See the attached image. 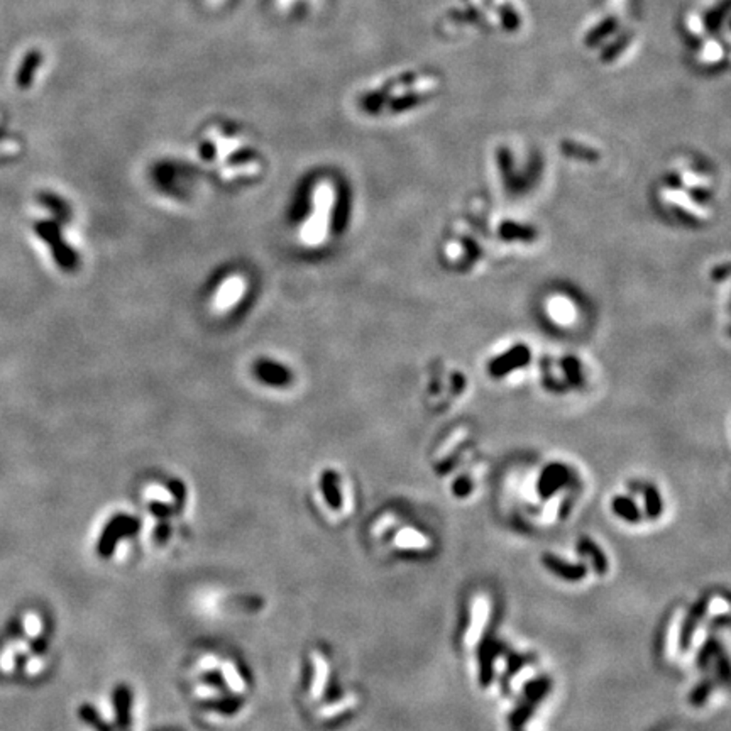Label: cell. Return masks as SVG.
<instances>
[{"instance_id":"cell-4","label":"cell","mask_w":731,"mask_h":731,"mask_svg":"<svg viewBox=\"0 0 731 731\" xmlns=\"http://www.w3.org/2000/svg\"><path fill=\"white\" fill-rule=\"evenodd\" d=\"M542 564H544L552 574H556L564 580H571V583L583 580L587 574L586 565L565 562V560L559 559V557L553 556V553H545V556L542 557Z\"/></svg>"},{"instance_id":"cell-3","label":"cell","mask_w":731,"mask_h":731,"mask_svg":"<svg viewBox=\"0 0 731 731\" xmlns=\"http://www.w3.org/2000/svg\"><path fill=\"white\" fill-rule=\"evenodd\" d=\"M571 481V471L564 464H549L538 478V492L544 498H550L553 492L562 490Z\"/></svg>"},{"instance_id":"cell-28","label":"cell","mask_w":731,"mask_h":731,"mask_svg":"<svg viewBox=\"0 0 731 731\" xmlns=\"http://www.w3.org/2000/svg\"><path fill=\"white\" fill-rule=\"evenodd\" d=\"M471 491H472V483L469 478L457 479L456 484H454V495L459 496V498H465V496H467Z\"/></svg>"},{"instance_id":"cell-17","label":"cell","mask_w":731,"mask_h":731,"mask_svg":"<svg viewBox=\"0 0 731 731\" xmlns=\"http://www.w3.org/2000/svg\"><path fill=\"white\" fill-rule=\"evenodd\" d=\"M644 499H645L647 517L652 518V520H657V518L662 515V510H664V503H662L660 492L657 491L655 486H647L644 491Z\"/></svg>"},{"instance_id":"cell-22","label":"cell","mask_w":731,"mask_h":731,"mask_svg":"<svg viewBox=\"0 0 731 731\" xmlns=\"http://www.w3.org/2000/svg\"><path fill=\"white\" fill-rule=\"evenodd\" d=\"M222 676H224L225 682L229 684V687L234 692H244L246 689L244 680L241 679L239 672L236 671V667H234V664L230 660H227L222 664Z\"/></svg>"},{"instance_id":"cell-24","label":"cell","mask_w":731,"mask_h":731,"mask_svg":"<svg viewBox=\"0 0 731 731\" xmlns=\"http://www.w3.org/2000/svg\"><path fill=\"white\" fill-rule=\"evenodd\" d=\"M526 662H528V657L526 655H522V653H517V652L508 653L506 672H505V679H503L505 680V684L511 679V677H513L515 674H518V672L525 667Z\"/></svg>"},{"instance_id":"cell-5","label":"cell","mask_w":731,"mask_h":731,"mask_svg":"<svg viewBox=\"0 0 731 731\" xmlns=\"http://www.w3.org/2000/svg\"><path fill=\"white\" fill-rule=\"evenodd\" d=\"M706 610H707V601H704V599H701V601L696 603L694 606L691 608L689 610V614H687L686 619H684L682 623V628H680V648L682 650H687L689 648V645L692 644V638H694V633L696 630H698L699 626V621L704 618V614H706Z\"/></svg>"},{"instance_id":"cell-14","label":"cell","mask_w":731,"mask_h":731,"mask_svg":"<svg viewBox=\"0 0 731 731\" xmlns=\"http://www.w3.org/2000/svg\"><path fill=\"white\" fill-rule=\"evenodd\" d=\"M423 98H425V94H422V92H406V94L398 95L395 98H388L386 103L390 107V112L399 114L417 107L418 103L423 102Z\"/></svg>"},{"instance_id":"cell-23","label":"cell","mask_w":731,"mask_h":731,"mask_svg":"<svg viewBox=\"0 0 731 731\" xmlns=\"http://www.w3.org/2000/svg\"><path fill=\"white\" fill-rule=\"evenodd\" d=\"M721 653V645H719L718 640H714V638H710V640L704 644V647L701 648V652H699L698 655V665L699 667H706L707 664H710L711 660L716 659V657Z\"/></svg>"},{"instance_id":"cell-13","label":"cell","mask_w":731,"mask_h":731,"mask_svg":"<svg viewBox=\"0 0 731 731\" xmlns=\"http://www.w3.org/2000/svg\"><path fill=\"white\" fill-rule=\"evenodd\" d=\"M550 689H552V680H550L549 677H537V679H532L526 682L523 694H525L526 701L537 704L549 694Z\"/></svg>"},{"instance_id":"cell-12","label":"cell","mask_w":731,"mask_h":731,"mask_svg":"<svg viewBox=\"0 0 731 731\" xmlns=\"http://www.w3.org/2000/svg\"><path fill=\"white\" fill-rule=\"evenodd\" d=\"M611 508H613V511L621 520L628 523L640 522V510L635 505L633 499L626 498V496H617V498L613 499V503H611Z\"/></svg>"},{"instance_id":"cell-27","label":"cell","mask_w":731,"mask_h":731,"mask_svg":"<svg viewBox=\"0 0 731 731\" xmlns=\"http://www.w3.org/2000/svg\"><path fill=\"white\" fill-rule=\"evenodd\" d=\"M324 486H325L327 498H329V503L334 508H337L338 505H341V495H338L336 486H334V481H332V476H330V472H327V476L324 478Z\"/></svg>"},{"instance_id":"cell-29","label":"cell","mask_w":731,"mask_h":731,"mask_svg":"<svg viewBox=\"0 0 731 731\" xmlns=\"http://www.w3.org/2000/svg\"><path fill=\"white\" fill-rule=\"evenodd\" d=\"M718 671H719V677L723 679V682H728L730 664H728V659H726L725 655H721V653L718 655Z\"/></svg>"},{"instance_id":"cell-25","label":"cell","mask_w":731,"mask_h":731,"mask_svg":"<svg viewBox=\"0 0 731 731\" xmlns=\"http://www.w3.org/2000/svg\"><path fill=\"white\" fill-rule=\"evenodd\" d=\"M354 703H356V698H354V696H347V698H344L342 701L334 703V704H330V706L322 707V710L318 711V716L324 718V719L325 718H334L336 714L342 713V711L349 710V707L354 706Z\"/></svg>"},{"instance_id":"cell-10","label":"cell","mask_w":731,"mask_h":731,"mask_svg":"<svg viewBox=\"0 0 731 731\" xmlns=\"http://www.w3.org/2000/svg\"><path fill=\"white\" fill-rule=\"evenodd\" d=\"M256 375L261 379L266 381L269 384H275V386H282L290 381V375H288L286 369L280 368L278 364L273 363H259L256 366Z\"/></svg>"},{"instance_id":"cell-2","label":"cell","mask_w":731,"mask_h":731,"mask_svg":"<svg viewBox=\"0 0 731 731\" xmlns=\"http://www.w3.org/2000/svg\"><path fill=\"white\" fill-rule=\"evenodd\" d=\"M505 652V645L492 637H486L481 644L478 659H479V682L483 687H488L492 682L495 676V660Z\"/></svg>"},{"instance_id":"cell-32","label":"cell","mask_w":731,"mask_h":731,"mask_svg":"<svg viewBox=\"0 0 731 731\" xmlns=\"http://www.w3.org/2000/svg\"><path fill=\"white\" fill-rule=\"evenodd\" d=\"M197 694L200 696V698H217L218 691L214 689V687H210V686H198L197 687Z\"/></svg>"},{"instance_id":"cell-26","label":"cell","mask_w":731,"mask_h":731,"mask_svg":"<svg viewBox=\"0 0 731 731\" xmlns=\"http://www.w3.org/2000/svg\"><path fill=\"white\" fill-rule=\"evenodd\" d=\"M144 495H146V498L155 499V501H160V503H166V505H169V503L173 501V496L169 495L166 490H163L161 486H156V484L148 486V490H146Z\"/></svg>"},{"instance_id":"cell-16","label":"cell","mask_w":731,"mask_h":731,"mask_svg":"<svg viewBox=\"0 0 731 731\" xmlns=\"http://www.w3.org/2000/svg\"><path fill=\"white\" fill-rule=\"evenodd\" d=\"M630 40H632V34L626 33V34H623V36H619L618 40L610 42V44H608L606 48L601 51V56H599L603 63H613L614 60H618V58L623 55V51L628 48Z\"/></svg>"},{"instance_id":"cell-30","label":"cell","mask_w":731,"mask_h":731,"mask_svg":"<svg viewBox=\"0 0 731 731\" xmlns=\"http://www.w3.org/2000/svg\"><path fill=\"white\" fill-rule=\"evenodd\" d=\"M710 610L713 611V613H718V614H719V613L728 614V603H726L725 599L716 598V599H713V601H711Z\"/></svg>"},{"instance_id":"cell-31","label":"cell","mask_w":731,"mask_h":731,"mask_svg":"<svg viewBox=\"0 0 731 731\" xmlns=\"http://www.w3.org/2000/svg\"><path fill=\"white\" fill-rule=\"evenodd\" d=\"M217 665H218V660H217V657H214V655H207V657H203L202 660H200V667L205 669V671H212V669H217Z\"/></svg>"},{"instance_id":"cell-7","label":"cell","mask_w":731,"mask_h":731,"mask_svg":"<svg viewBox=\"0 0 731 731\" xmlns=\"http://www.w3.org/2000/svg\"><path fill=\"white\" fill-rule=\"evenodd\" d=\"M577 550H579V553H583V556H586L587 559L591 560L596 574H599V576L606 574L610 564H608L605 552H603L601 547H599L596 542H592L591 538H587V537L579 538V542H577Z\"/></svg>"},{"instance_id":"cell-11","label":"cell","mask_w":731,"mask_h":731,"mask_svg":"<svg viewBox=\"0 0 731 731\" xmlns=\"http://www.w3.org/2000/svg\"><path fill=\"white\" fill-rule=\"evenodd\" d=\"M313 667H315V679L311 684V698L320 699L324 694L327 677H329V665L327 660L320 653H313Z\"/></svg>"},{"instance_id":"cell-19","label":"cell","mask_w":731,"mask_h":731,"mask_svg":"<svg viewBox=\"0 0 731 731\" xmlns=\"http://www.w3.org/2000/svg\"><path fill=\"white\" fill-rule=\"evenodd\" d=\"M498 15H499V21H501L503 29L508 31V33H517V31L520 29V26H522L520 15H518L517 10H515L510 3H505V6L499 7Z\"/></svg>"},{"instance_id":"cell-8","label":"cell","mask_w":731,"mask_h":731,"mask_svg":"<svg viewBox=\"0 0 731 731\" xmlns=\"http://www.w3.org/2000/svg\"><path fill=\"white\" fill-rule=\"evenodd\" d=\"M618 28H619L618 17L610 15V17L603 19L598 26H594V28L586 34V37H584V44H586V48H596V46L601 44L606 37H610L611 34L617 33Z\"/></svg>"},{"instance_id":"cell-9","label":"cell","mask_w":731,"mask_h":731,"mask_svg":"<svg viewBox=\"0 0 731 731\" xmlns=\"http://www.w3.org/2000/svg\"><path fill=\"white\" fill-rule=\"evenodd\" d=\"M242 290H244L242 280L239 278L227 280V282L224 283V286H222L221 291H218L217 300H215V307H217L218 310H225V309H229V307H232L234 303L239 300Z\"/></svg>"},{"instance_id":"cell-18","label":"cell","mask_w":731,"mask_h":731,"mask_svg":"<svg viewBox=\"0 0 731 731\" xmlns=\"http://www.w3.org/2000/svg\"><path fill=\"white\" fill-rule=\"evenodd\" d=\"M395 542L398 547H403V549H418V547H425L427 545V538L423 537L420 532H415V530H411V528L399 530L398 535H396Z\"/></svg>"},{"instance_id":"cell-33","label":"cell","mask_w":731,"mask_h":731,"mask_svg":"<svg viewBox=\"0 0 731 731\" xmlns=\"http://www.w3.org/2000/svg\"><path fill=\"white\" fill-rule=\"evenodd\" d=\"M513 731H522V730H520V728H518V730H513Z\"/></svg>"},{"instance_id":"cell-21","label":"cell","mask_w":731,"mask_h":731,"mask_svg":"<svg viewBox=\"0 0 731 731\" xmlns=\"http://www.w3.org/2000/svg\"><path fill=\"white\" fill-rule=\"evenodd\" d=\"M713 689H714L713 679L701 680V682H699L689 694V703L692 704V706H703V704L706 703V699L711 696Z\"/></svg>"},{"instance_id":"cell-15","label":"cell","mask_w":731,"mask_h":731,"mask_svg":"<svg viewBox=\"0 0 731 731\" xmlns=\"http://www.w3.org/2000/svg\"><path fill=\"white\" fill-rule=\"evenodd\" d=\"M730 7L731 0H721L716 7L707 10L706 17H704V28L707 29V33H716V31H719L723 21H725L726 15L730 12Z\"/></svg>"},{"instance_id":"cell-6","label":"cell","mask_w":731,"mask_h":731,"mask_svg":"<svg viewBox=\"0 0 731 731\" xmlns=\"http://www.w3.org/2000/svg\"><path fill=\"white\" fill-rule=\"evenodd\" d=\"M488 618H490V601L483 596L476 598V601L472 603V614H471V625L467 630V644H474L479 640L481 633H483L484 626H486Z\"/></svg>"},{"instance_id":"cell-20","label":"cell","mask_w":731,"mask_h":731,"mask_svg":"<svg viewBox=\"0 0 731 731\" xmlns=\"http://www.w3.org/2000/svg\"><path fill=\"white\" fill-rule=\"evenodd\" d=\"M535 707H537V704H533V703H530V701H525V703L522 704V706H518L517 710H515L513 713H511V716H510L511 728H513V730L522 728V726L525 725V723L533 716Z\"/></svg>"},{"instance_id":"cell-1","label":"cell","mask_w":731,"mask_h":731,"mask_svg":"<svg viewBox=\"0 0 731 731\" xmlns=\"http://www.w3.org/2000/svg\"><path fill=\"white\" fill-rule=\"evenodd\" d=\"M317 210H315L313 221H310L309 224L303 229V241L309 242V244H317L318 241H322L324 237V225L327 222V215H329V207L332 202V191L327 184H322L317 191Z\"/></svg>"}]
</instances>
